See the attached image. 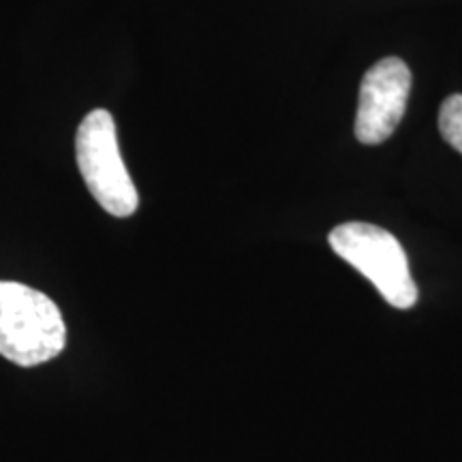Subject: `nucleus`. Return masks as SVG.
<instances>
[{
	"mask_svg": "<svg viewBox=\"0 0 462 462\" xmlns=\"http://www.w3.org/2000/svg\"><path fill=\"white\" fill-rule=\"evenodd\" d=\"M411 71L401 58H383L364 75L356 114V137L364 146H379L394 135L407 109Z\"/></svg>",
	"mask_w": 462,
	"mask_h": 462,
	"instance_id": "nucleus-4",
	"label": "nucleus"
},
{
	"mask_svg": "<svg viewBox=\"0 0 462 462\" xmlns=\"http://www.w3.org/2000/svg\"><path fill=\"white\" fill-rule=\"evenodd\" d=\"M75 157L86 187L103 210L120 218L135 215L140 195L126 171L116 123L107 109H95L82 120L75 135Z\"/></svg>",
	"mask_w": 462,
	"mask_h": 462,
	"instance_id": "nucleus-3",
	"label": "nucleus"
},
{
	"mask_svg": "<svg viewBox=\"0 0 462 462\" xmlns=\"http://www.w3.org/2000/svg\"><path fill=\"white\" fill-rule=\"evenodd\" d=\"M328 240L332 251L366 276L394 309H411L418 302L407 253L390 231L368 223H345L334 227Z\"/></svg>",
	"mask_w": 462,
	"mask_h": 462,
	"instance_id": "nucleus-2",
	"label": "nucleus"
},
{
	"mask_svg": "<svg viewBox=\"0 0 462 462\" xmlns=\"http://www.w3.org/2000/svg\"><path fill=\"white\" fill-rule=\"evenodd\" d=\"M439 131L441 137L462 154V95H452L439 109Z\"/></svg>",
	"mask_w": 462,
	"mask_h": 462,
	"instance_id": "nucleus-5",
	"label": "nucleus"
},
{
	"mask_svg": "<svg viewBox=\"0 0 462 462\" xmlns=\"http://www.w3.org/2000/svg\"><path fill=\"white\" fill-rule=\"evenodd\" d=\"M67 345L60 309L45 293L14 281H0V356L17 366L54 360Z\"/></svg>",
	"mask_w": 462,
	"mask_h": 462,
	"instance_id": "nucleus-1",
	"label": "nucleus"
}]
</instances>
